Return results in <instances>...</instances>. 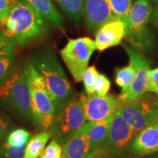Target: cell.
Returning <instances> with one entry per match:
<instances>
[{"label":"cell","mask_w":158,"mask_h":158,"mask_svg":"<svg viewBox=\"0 0 158 158\" xmlns=\"http://www.w3.org/2000/svg\"><path fill=\"white\" fill-rule=\"evenodd\" d=\"M62 146L52 139L39 158H62Z\"/></svg>","instance_id":"cell-28"},{"label":"cell","mask_w":158,"mask_h":158,"mask_svg":"<svg viewBox=\"0 0 158 158\" xmlns=\"http://www.w3.org/2000/svg\"><path fill=\"white\" fill-rule=\"evenodd\" d=\"M92 124V122L86 121L63 146L62 158H89V130Z\"/></svg>","instance_id":"cell-14"},{"label":"cell","mask_w":158,"mask_h":158,"mask_svg":"<svg viewBox=\"0 0 158 158\" xmlns=\"http://www.w3.org/2000/svg\"><path fill=\"white\" fill-rule=\"evenodd\" d=\"M83 15L89 29L93 31L117 19L108 0H84Z\"/></svg>","instance_id":"cell-12"},{"label":"cell","mask_w":158,"mask_h":158,"mask_svg":"<svg viewBox=\"0 0 158 158\" xmlns=\"http://www.w3.org/2000/svg\"><path fill=\"white\" fill-rule=\"evenodd\" d=\"M10 5V0H0V19H7Z\"/></svg>","instance_id":"cell-31"},{"label":"cell","mask_w":158,"mask_h":158,"mask_svg":"<svg viewBox=\"0 0 158 158\" xmlns=\"http://www.w3.org/2000/svg\"><path fill=\"white\" fill-rule=\"evenodd\" d=\"M122 102L118 98L106 94L101 97L97 94L84 95L83 105L86 121L98 122L114 115L122 106Z\"/></svg>","instance_id":"cell-11"},{"label":"cell","mask_w":158,"mask_h":158,"mask_svg":"<svg viewBox=\"0 0 158 158\" xmlns=\"http://www.w3.org/2000/svg\"><path fill=\"white\" fill-rule=\"evenodd\" d=\"M124 48L129 56L130 62L135 65L136 74L132 84L127 87L122 88V92L118 99L122 102H127L143 98L148 92L149 81L150 63L137 49L131 48L127 45H124Z\"/></svg>","instance_id":"cell-8"},{"label":"cell","mask_w":158,"mask_h":158,"mask_svg":"<svg viewBox=\"0 0 158 158\" xmlns=\"http://www.w3.org/2000/svg\"><path fill=\"white\" fill-rule=\"evenodd\" d=\"M31 92L32 123L37 133L48 130L54 124L56 108L43 76L31 62L26 64Z\"/></svg>","instance_id":"cell-4"},{"label":"cell","mask_w":158,"mask_h":158,"mask_svg":"<svg viewBox=\"0 0 158 158\" xmlns=\"http://www.w3.org/2000/svg\"><path fill=\"white\" fill-rule=\"evenodd\" d=\"M92 158H105V157L103 155H102L101 154L98 153V155H96L95 156H94V157H93Z\"/></svg>","instance_id":"cell-34"},{"label":"cell","mask_w":158,"mask_h":158,"mask_svg":"<svg viewBox=\"0 0 158 158\" xmlns=\"http://www.w3.org/2000/svg\"><path fill=\"white\" fill-rule=\"evenodd\" d=\"M52 138L51 130L40 132L31 138L27 147L23 158H38L44 151L46 143Z\"/></svg>","instance_id":"cell-18"},{"label":"cell","mask_w":158,"mask_h":158,"mask_svg":"<svg viewBox=\"0 0 158 158\" xmlns=\"http://www.w3.org/2000/svg\"><path fill=\"white\" fill-rule=\"evenodd\" d=\"M27 145L17 148L8 145L5 141H2L0 143V158H23Z\"/></svg>","instance_id":"cell-25"},{"label":"cell","mask_w":158,"mask_h":158,"mask_svg":"<svg viewBox=\"0 0 158 158\" xmlns=\"http://www.w3.org/2000/svg\"><path fill=\"white\" fill-rule=\"evenodd\" d=\"M132 149L138 155H148L158 151V118L135 135Z\"/></svg>","instance_id":"cell-15"},{"label":"cell","mask_w":158,"mask_h":158,"mask_svg":"<svg viewBox=\"0 0 158 158\" xmlns=\"http://www.w3.org/2000/svg\"><path fill=\"white\" fill-rule=\"evenodd\" d=\"M96 49L95 43L89 37L70 39L60 50V55L76 82H81L89 62Z\"/></svg>","instance_id":"cell-7"},{"label":"cell","mask_w":158,"mask_h":158,"mask_svg":"<svg viewBox=\"0 0 158 158\" xmlns=\"http://www.w3.org/2000/svg\"><path fill=\"white\" fill-rule=\"evenodd\" d=\"M30 62L44 78L56 109L76 97L73 86L52 49L47 48L35 52Z\"/></svg>","instance_id":"cell-2"},{"label":"cell","mask_w":158,"mask_h":158,"mask_svg":"<svg viewBox=\"0 0 158 158\" xmlns=\"http://www.w3.org/2000/svg\"><path fill=\"white\" fill-rule=\"evenodd\" d=\"M19 43L14 37L3 30L0 31V56L14 55Z\"/></svg>","instance_id":"cell-22"},{"label":"cell","mask_w":158,"mask_h":158,"mask_svg":"<svg viewBox=\"0 0 158 158\" xmlns=\"http://www.w3.org/2000/svg\"><path fill=\"white\" fill-rule=\"evenodd\" d=\"M15 69V54L0 56V81Z\"/></svg>","instance_id":"cell-26"},{"label":"cell","mask_w":158,"mask_h":158,"mask_svg":"<svg viewBox=\"0 0 158 158\" xmlns=\"http://www.w3.org/2000/svg\"><path fill=\"white\" fill-rule=\"evenodd\" d=\"M114 114L101 121L92 122L89 130V158L99 153L109 132Z\"/></svg>","instance_id":"cell-16"},{"label":"cell","mask_w":158,"mask_h":158,"mask_svg":"<svg viewBox=\"0 0 158 158\" xmlns=\"http://www.w3.org/2000/svg\"><path fill=\"white\" fill-rule=\"evenodd\" d=\"M156 158H158V156H157V157H156Z\"/></svg>","instance_id":"cell-36"},{"label":"cell","mask_w":158,"mask_h":158,"mask_svg":"<svg viewBox=\"0 0 158 158\" xmlns=\"http://www.w3.org/2000/svg\"><path fill=\"white\" fill-rule=\"evenodd\" d=\"M15 125L7 113L0 109V143L14 130Z\"/></svg>","instance_id":"cell-27"},{"label":"cell","mask_w":158,"mask_h":158,"mask_svg":"<svg viewBox=\"0 0 158 158\" xmlns=\"http://www.w3.org/2000/svg\"><path fill=\"white\" fill-rule=\"evenodd\" d=\"M84 0H55L61 9L68 16L78 22L83 15Z\"/></svg>","instance_id":"cell-19"},{"label":"cell","mask_w":158,"mask_h":158,"mask_svg":"<svg viewBox=\"0 0 158 158\" xmlns=\"http://www.w3.org/2000/svg\"><path fill=\"white\" fill-rule=\"evenodd\" d=\"M116 111L138 133L158 118V105L141 98L123 102Z\"/></svg>","instance_id":"cell-10"},{"label":"cell","mask_w":158,"mask_h":158,"mask_svg":"<svg viewBox=\"0 0 158 158\" xmlns=\"http://www.w3.org/2000/svg\"><path fill=\"white\" fill-rule=\"evenodd\" d=\"M136 134L133 128L116 111L109 132L99 153L105 157L122 155Z\"/></svg>","instance_id":"cell-9"},{"label":"cell","mask_w":158,"mask_h":158,"mask_svg":"<svg viewBox=\"0 0 158 158\" xmlns=\"http://www.w3.org/2000/svg\"><path fill=\"white\" fill-rule=\"evenodd\" d=\"M6 19H0V31L4 29V27L5 26Z\"/></svg>","instance_id":"cell-33"},{"label":"cell","mask_w":158,"mask_h":158,"mask_svg":"<svg viewBox=\"0 0 158 158\" xmlns=\"http://www.w3.org/2000/svg\"><path fill=\"white\" fill-rule=\"evenodd\" d=\"M110 87V81L103 74L99 73L95 86V94L99 96H106Z\"/></svg>","instance_id":"cell-29"},{"label":"cell","mask_w":158,"mask_h":158,"mask_svg":"<svg viewBox=\"0 0 158 158\" xmlns=\"http://www.w3.org/2000/svg\"><path fill=\"white\" fill-rule=\"evenodd\" d=\"M5 27L7 34L14 37L21 46L48 31L46 20L25 0L18 1L10 5Z\"/></svg>","instance_id":"cell-3"},{"label":"cell","mask_w":158,"mask_h":158,"mask_svg":"<svg viewBox=\"0 0 158 158\" xmlns=\"http://www.w3.org/2000/svg\"><path fill=\"white\" fill-rule=\"evenodd\" d=\"M31 139V133L23 128L13 130L5 138V142L13 147H21L27 145Z\"/></svg>","instance_id":"cell-21"},{"label":"cell","mask_w":158,"mask_h":158,"mask_svg":"<svg viewBox=\"0 0 158 158\" xmlns=\"http://www.w3.org/2000/svg\"><path fill=\"white\" fill-rule=\"evenodd\" d=\"M125 33V24L121 20L116 19L106 23L97 31L94 40L96 49L102 51L119 45Z\"/></svg>","instance_id":"cell-13"},{"label":"cell","mask_w":158,"mask_h":158,"mask_svg":"<svg viewBox=\"0 0 158 158\" xmlns=\"http://www.w3.org/2000/svg\"><path fill=\"white\" fill-rule=\"evenodd\" d=\"M152 13L148 0H137L132 5L124 21L125 37L138 50H151L155 44V38L148 27Z\"/></svg>","instance_id":"cell-5"},{"label":"cell","mask_w":158,"mask_h":158,"mask_svg":"<svg viewBox=\"0 0 158 158\" xmlns=\"http://www.w3.org/2000/svg\"><path fill=\"white\" fill-rule=\"evenodd\" d=\"M148 92L158 94V68L150 70Z\"/></svg>","instance_id":"cell-30"},{"label":"cell","mask_w":158,"mask_h":158,"mask_svg":"<svg viewBox=\"0 0 158 158\" xmlns=\"http://www.w3.org/2000/svg\"><path fill=\"white\" fill-rule=\"evenodd\" d=\"M136 74V68L133 63L130 62L127 66L118 68L116 70V83L122 88L127 87L132 84Z\"/></svg>","instance_id":"cell-20"},{"label":"cell","mask_w":158,"mask_h":158,"mask_svg":"<svg viewBox=\"0 0 158 158\" xmlns=\"http://www.w3.org/2000/svg\"><path fill=\"white\" fill-rule=\"evenodd\" d=\"M98 75V71L94 66L88 67L85 70L82 81L84 82V88L87 95L95 93V86Z\"/></svg>","instance_id":"cell-24"},{"label":"cell","mask_w":158,"mask_h":158,"mask_svg":"<svg viewBox=\"0 0 158 158\" xmlns=\"http://www.w3.org/2000/svg\"><path fill=\"white\" fill-rule=\"evenodd\" d=\"M150 21L153 23V24L158 27V9H156L155 11H153Z\"/></svg>","instance_id":"cell-32"},{"label":"cell","mask_w":158,"mask_h":158,"mask_svg":"<svg viewBox=\"0 0 158 158\" xmlns=\"http://www.w3.org/2000/svg\"><path fill=\"white\" fill-rule=\"evenodd\" d=\"M48 23L56 27L62 28L64 20L51 0H25Z\"/></svg>","instance_id":"cell-17"},{"label":"cell","mask_w":158,"mask_h":158,"mask_svg":"<svg viewBox=\"0 0 158 158\" xmlns=\"http://www.w3.org/2000/svg\"><path fill=\"white\" fill-rule=\"evenodd\" d=\"M84 94H81L56 109L54 124L50 129L52 138L64 146L86 123Z\"/></svg>","instance_id":"cell-6"},{"label":"cell","mask_w":158,"mask_h":158,"mask_svg":"<svg viewBox=\"0 0 158 158\" xmlns=\"http://www.w3.org/2000/svg\"><path fill=\"white\" fill-rule=\"evenodd\" d=\"M153 4H155V5L156 6H157L158 7V0H151Z\"/></svg>","instance_id":"cell-35"},{"label":"cell","mask_w":158,"mask_h":158,"mask_svg":"<svg viewBox=\"0 0 158 158\" xmlns=\"http://www.w3.org/2000/svg\"><path fill=\"white\" fill-rule=\"evenodd\" d=\"M0 109L22 122H32L31 92L26 66L0 81Z\"/></svg>","instance_id":"cell-1"},{"label":"cell","mask_w":158,"mask_h":158,"mask_svg":"<svg viewBox=\"0 0 158 158\" xmlns=\"http://www.w3.org/2000/svg\"><path fill=\"white\" fill-rule=\"evenodd\" d=\"M116 19L124 21L132 7V0H108Z\"/></svg>","instance_id":"cell-23"}]
</instances>
